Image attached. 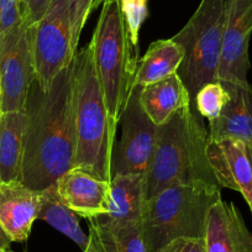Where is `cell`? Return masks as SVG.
Listing matches in <instances>:
<instances>
[{"instance_id": "obj_1", "label": "cell", "mask_w": 252, "mask_h": 252, "mask_svg": "<svg viewBox=\"0 0 252 252\" xmlns=\"http://www.w3.org/2000/svg\"><path fill=\"white\" fill-rule=\"evenodd\" d=\"M25 114L21 182L43 190L74 167V60L47 89L33 82Z\"/></svg>"}, {"instance_id": "obj_2", "label": "cell", "mask_w": 252, "mask_h": 252, "mask_svg": "<svg viewBox=\"0 0 252 252\" xmlns=\"http://www.w3.org/2000/svg\"><path fill=\"white\" fill-rule=\"evenodd\" d=\"M208 140L204 119L190 108L177 111L167 123L157 126L154 155L145 173L146 199L172 184H218L208 161Z\"/></svg>"}, {"instance_id": "obj_3", "label": "cell", "mask_w": 252, "mask_h": 252, "mask_svg": "<svg viewBox=\"0 0 252 252\" xmlns=\"http://www.w3.org/2000/svg\"><path fill=\"white\" fill-rule=\"evenodd\" d=\"M74 121L73 168L110 182L115 142L110 135L109 114L91 42L74 56Z\"/></svg>"}, {"instance_id": "obj_4", "label": "cell", "mask_w": 252, "mask_h": 252, "mask_svg": "<svg viewBox=\"0 0 252 252\" xmlns=\"http://www.w3.org/2000/svg\"><path fill=\"white\" fill-rule=\"evenodd\" d=\"M221 199L218 184H172L146 202L142 230L150 252L179 237H204L213 205Z\"/></svg>"}, {"instance_id": "obj_5", "label": "cell", "mask_w": 252, "mask_h": 252, "mask_svg": "<svg viewBox=\"0 0 252 252\" xmlns=\"http://www.w3.org/2000/svg\"><path fill=\"white\" fill-rule=\"evenodd\" d=\"M91 43L109 114L111 139L116 144L120 119L134 87L139 50L132 46L120 1H105Z\"/></svg>"}, {"instance_id": "obj_6", "label": "cell", "mask_w": 252, "mask_h": 252, "mask_svg": "<svg viewBox=\"0 0 252 252\" xmlns=\"http://www.w3.org/2000/svg\"><path fill=\"white\" fill-rule=\"evenodd\" d=\"M225 13L226 0H200L192 18L172 37L184 51L177 74L188 91L192 111L198 91L204 84L218 81Z\"/></svg>"}, {"instance_id": "obj_7", "label": "cell", "mask_w": 252, "mask_h": 252, "mask_svg": "<svg viewBox=\"0 0 252 252\" xmlns=\"http://www.w3.org/2000/svg\"><path fill=\"white\" fill-rule=\"evenodd\" d=\"M73 0H52L45 15L29 28L36 82L47 89L60 72L73 62Z\"/></svg>"}, {"instance_id": "obj_8", "label": "cell", "mask_w": 252, "mask_h": 252, "mask_svg": "<svg viewBox=\"0 0 252 252\" xmlns=\"http://www.w3.org/2000/svg\"><path fill=\"white\" fill-rule=\"evenodd\" d=\"M142 87H132L120 119L121 136L113 151L111 176L145 174L154 155L157 126L144 110L140 100Z\"/></svg>"}, {"instance_id": "obj_9", "label": "cell", "mask_w": 252, "mask_h": 252, "mask_svg": "<svg viewBox=\"0 0 252 252\" xmlns=\"http://www.w3.org/2000/svg\"><path fill=\"white\" fill-rule=\"evenodd\" d=\"M25 23L0 35V86L3 113L25 110L28 94L36 81L35 63Z\"/></svg>"}, {"instance_id": "obj_10", "label": "cell", "mask_w": 252, "mask_h": 252, "mask_svg": "<svg viewBox=\"0 0 252 252\" xmlns=\"http://www.w3.org/2000/svg\"><path fill=\"white\" fill-rule=\"evenodd\" d=\"M251 35L252 0H226L218 81L249 83Z\"/></svg>"}, {"instance_id": "obj_11", "label": "cell", "mask_w": 252, "mask_h": 252, "mask_svg": "<svg viewBox=\"0 0 252 252\" xmlns=\"http://www.w3.org/2000/svg\"><path fill=\"white\" fill-rule=\"evenodd\" d=\"M207 156L220 188L239 192L252 212V157L241 140H208Z\"/></svg>"}, {"instance_id": "obj_12", "label": "cell", "mask_w": 252, "mask_h": 252, "mask_svg": "<svg viewBox=\"0 0 252 252\" xmlns=\"http://www.w3.org/2000/svg\"><path fill=\"white\" fill-rule=\"evenodd\" d=\"M58 195L79 218L94 219L108 213L110 182L72 168L56 182Z\"/></svg>"}, {"instance_id": "obj_13", "label": "cell", "mask_w": 252, "mask_h": 252, "mask_svg": "<svg viewBox=\"0 0 252 252\" xmlns=\"http://www.w3.org/2000/svg\"><path fill=\"white\" fill-rule=\"evenodd\" d=\"M41 190L21 181L0 183V225L13 242H25L38 219Z\"/></svg>"}, {"instance_id": "obj_14", "label": "cell", "mask_w": 252, "mask_h": 252, "mask_svg": "<svg viewBox=\"0 0 252 252\" xmlns=\"http://www.w3.org/2000/svg\"><path fill=\"white\" fill-rule=\"evenodd\" d=\"M204 239L207 252H252V232L241 212L222 198L210 209Z\"/></svg>"}, {"instance_id": "obj_15", "label": "cell", "mask_w": 252, "mask_h": 252, "mask_svg": "<svg viewBox=\"0 0 252 252\" xmlns=\"http://www.w3.org/2000/svg\"><path fill=\"white\" fill-rule=\"evenodd\" d=\"M229 100L209 123V140L236 139L252 147V84L222 82Z\"/></svg>"}, {"instance_id": "obj_16", "label": "cell", "mask_w": 252, "mask_h": 252, "mask_svg": "<svg viewBox=\"0 0 252 252\" xmlns=\"http://www.w3.org/2000/svg\"><path fill=\"white\" fill-rule=\"evenodd\" d=\"M146 202L145 174H116L110 181L108 213L98 219L109 222H142Z\"/></svg>"}, {"instance_id": "obj_17", "label": "cell", "mask_w": 252, "mask_h": 252, "mask_svg": "<svg viewBox=\"0 0 252 252\" xmlns=\"http://www.w3.org/2000/svg\"><path fill=\"white\" fill-rule=\"evenodd\" d=\"M83 252H150L142 222H109L89 219L88 245Z\"/></svg>"}, {"instance_id": "obj_18", "label": "cell", "mask_w": 252, "mask_h": 252, "mask_svg": "<svg viewBox=\"0 0 252 252\" xmlns=\"http://www.w3.org/2000/svg\"><path fill=\"white\" fill-rule=\"evenodd\" d=\"M140 100L156 126L163 125L177 111L190 108L188 91L177 73L163 81L142 87Z\"/></svg>"}, {"instance_id": "obj_19", "label": "cell", "mask_w": 252, "mask_h": 252, "mask_svg": "<svg viewBox=\"0 0 252 252\" xmlns=\"http://www.w3.org/2000/svg\"><path fill=\"white\" fill-rule=\"evenodd\" d=\"M26 114L3 113L0 118V183L21 181Z\"/></svg>"}, {"instance_id": "obj_20", "label": "cell", "mask_w": 252, "mask_h": 252, "mask_svg": "<svg viewBox=\"0 0 252 252\" xmlns=\"http://www.w3.org/2000/svg\"><path fill=\"white\" fill-rule=\"evenodd\" d=\"M183 58V47L172 37L155 41L137 63L134 84L146 87L173 76L178 72Z\"/></svg>"}, {"instance_id": "obj_21", "label": "cell", "mask_w": 252, "mask_h": 252, "mask_svg": "<svg viewBox=\"0 0 252 252\" xmlns=\"http://www.w3.org/2000/svg\"><path fill=\"white\" fill-rule=\"evenodd\" d=\"M38 219L50 224L53 229L69 237L79 246L82 252L88 245V235L84 234L79 222V217L69 209L58 195L56 183L41 190Z\"/></svg>"}, {"instance_id": "obj_22", "label": "cell", "mask_w": 252, "mask_h": 252, "mask_svg": "<svg viewBox=\"0 0 252 252\" xmlns=\"http://www.w3.org/2000/svg\"><path fill=\"white\" fill-rule=\"evenodd\" d=\"M229 100V93L220 81L204 84L198 91L194 99V111L203 119L213 121L221 114L225 104Z\"/></svg>"}, {"instance_id": "obj_23", "label": "cell", "mask_w": 252, "mask_h": 252, "mask_svg": "<svg viewBox=\"0 0 252 252\" xmlns=\"http://www.w3.org/2000/svg\"><path fill=\"white\" fill-rule=\"evenodd\" d=\"M120 9L130 41L139 50L140 30L149 16V0H120Z\"/></svg>"}, {"instance_id": "obj_24", "label": "cell", "mask_w": 252, "mask_h": 252, "mask_svg": "<svg viewBox=\"0 0 252 252\" xmlns=\"http://www.w3.org/2000/svg\"><path fill=\"white\" fill-rule=\"evenodd\" d=\"M21 0H0V35L23 24Z\"/></svg>"}, {"instance_id": "obj_25", "label": "cell", "mask_w": 252, "mask_h": 252, "mask_svg": "<svg viewBox=\"0 0 252 252\" xmlns=\"http://www.w3.org/2000/svg\"><path fill=\"white\" fill-rule=\"evenodd\" d=\"M94 1H95V0H73V42L76 48L78 47L82 30H83L89 15H91L92 11L94 10Z\"/></svg>"}, {"instance_id": "obj_26", "label": "cell", "mask_w": 252, "mask_h": 252, "mask_svg": "<svg viewBox=\"0 0 252 252\" xmlns=\"http://www.w3.org/2000/svg\"><path fill=\"white\" fill-rule=\"evenodd\" d=\"M158 252H207V244L204 237H179Z\"/></svg>"}, {"instance_id": "obj_27", "label": "cell", "mask_w": 252, "mask_h": 252, "mask_svg": "<svg viewBox=\"0 0 252 252\" xmlns=\"http://www.w3.org/2000/svg\"><path fill=\"white\" fill-rule=\"evenodd\" d=\"M52 0H21L23 20L28 28H31L41 20L47 11Z\"/></svg>"}, {"instance_id": "obj_28", "label": "cell", "mask_w": 252, "mask_h": 252, "mask_svg": "<svg viewBox=\"0 0 252 252\" xmlns=\"http://www.w3.org/2000/svg\"><path fill=\"white\" fill-rule=\"evenodd\" d=\"M11 239L8 236V234L5 232V230L3 229V226L0 225V252H5L10 249L11 245Z\"/></svg>"}, {"instance_id": "obj_29", "label": "cell", "mask_w": 252, "mask_h": 252, "mask_svg": "<svg viewBox=\"0 0 252 252\" xmlns=\"http://www.w3.org/2000/svg\"><path fill=\"white\" fill-rule=\"evenodd\" d=\"M105 1H120V0H95V1H94V9L98 8L99 5H101V4L105 3Z\"/></svg>"}, {"instance_id": "obj_30", "label": "cell", "mask_w": 252, "mask_h": 252, "mask_svg": "<svg viewBox=\"0 0 252 252\" xmlns=\"http://www.w3.org/2000/svg\"><path fill=\"white\" fill-rule=\"evenodd\" d=\"M3 115V95H1V86H0V118Z\"/></svg>"}, {"instance_id": "obj_31", "label": "cell", "mask_w": 252, "mask_h": 252, "mask_svg": "<svg viewBox=\"0 0 252 252\" xmlns=\"http://www.w3.org/2000/svg\"><path fill=\"white\" fill-rule=\"evenodd\" d=\"M5 252H15V251H13V250H10V249H9L8 251H5ZM25 252H26V251H25Z\"/></svg>"}, {"instance_id": "obj_32", "label": "cell", "mask_w": 252, "mask_h": 252, "mask_svg": "<svg viewBox=\"0 0 252 252\" xmlns=\"http://www.w3.org/2000/svg\"><path fill=\"white\" fill-rule=\"evenodd\" d=\"M250 152H251V157H252V147H250ZM252 213V212H251Z\"/></svg>"}]
</instances>
